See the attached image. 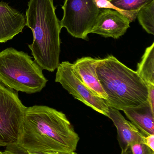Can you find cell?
<instances>
[{"label":"cell","instance_id":"5bb4252c","mask_svg":"<svg viewBox=\"0 0 154 154\" xmlns=\"http://www.w3.org/2000/svg\"><path fill=\"white\" fill-rule=\"evenodd\" d=\"M116 11L129 19L130 22L136 19L137 13L143 7L154 0H108Z\"/></svg>","mask_w":154,"mask_h":154},{"label":"cell","instance_id":"d6986e66","mask_svg":"<svg viewBox=\"0 0 154 154\" xmlns=\"http://www.w3.org/2000/svg\"><path fill=\"white\" fill-rule=\"evenodd\" d=\"M147 87L148 91L147 101L149 102L152 110L154 112V85H148Z\"/></svg>","mask_w":154,"mask_h":154},{"label":"cell","instance_id":"4fadbf2b","mask_svg":"<svg viewBox=\"0 0 154 154\" xmlns=\"http://www.w3.org/2000/svg\"><path fill=\"white\" fill-rule=\"evenodd\" d=\"M136 71L147 85H154V42L146 48Z\"/></svg>","mask_w":154,"mask_h":154},{"label":"cell","instance_id":"ba28073f","mask_svg":"<svg viewBox=\"0 0 154 154\" xmlns=\"http://www.w3.org/2000/svg\"><path fill=\"white\" fill-rule=\"evenodd\" d=\"M130 23L128 18L116 10L101 9L91 33L118 39L130 28Z\"/></svg>","mask_w":154,"mask_h":154},{"label":"cell","instance_id":"ac0fdd59","mask_svg":"<svg viewBox=\"0 0 154 154\" xmlns=\"http://www.w3.org/2000/svg\"><path fill=\"white\" fill-rule=\"evenodd\" d=\"M96 4L99 9H110L115 10L108 0H96Z\"/></svg>","mask_w":154,"mask_h":154},{"label":"cell","instance_id":"cb8c5ba5","mask_svg":"<svg viewBox=\"0 0 154 154\" xmlns=\"http://www.w3.org/2000/svg\"><path fill=\"white\" fill-rule=\"evenodd\" d=\"M0 154H3L2 152H1V151H0Z\"/></svg>","mask_w":154,"mask_h":154},{"label":"cell","instance_id":"7c38bea8","mask_svg":"<svg viewBox=\"0 0 154 154\" xmlns=\"http://www.w3.org/2000/svg\"><path fill=\"white\" fill-rule=\"evenodd\" d=\"M127 118L144 136L154 134V112L148 101L124 110Z\"/></svg>","mask_w":154,"mask_h":154},{"label":"cell","instance_id":"3957f363","mask_svg":"<svg viewBox=\"0 0 154 154\" xmlns=\"http://www.w3.org/2000/svg\"><path fill=\"white\" fill-rule=\"evenodd\" d=\"M96 72L107 97L105 101L108 107L124 111L147 101V84L136 71L114 56L101 59Z\"/></svg>","mask_w":154,"mask_h":154},{"label":"cell","instance_id":"52a82bcc","mask_svg":"<svg viewBox=\"0 0 154 154\" xmlns=\"http://www.w3.org/2000/svg\"><path fill=\"white\" fill-rule=\"evenodd\" d=\"M57 69L56 82L60 83L76 99L108 117L109 107L105 100L95 95L77 77L72 63L63 61L60 63Z\"/></svg>","mask_w":154,"mask_h":154},{"label":"cell","instance_id":"7a4b0ae2","mask_svg":"<svg viewBox=\"0 0 154 154\" xmlns=\"http://www.w3.org/2000/svg\"><path fill=\"white\" fill-rule=\"evenodd\" d=\"M53 0H30L26 11V26L33 41L29 45L34 61L42 69L53 72L59 65L61 28Z\"/></svg>","mask_w":154,"mask_h":154},{"label":"cell","instance_id":"8992f818","mask_svg":"<svg viewBox=\"0 0 154 154\" xmlns=\"http://www.w3.org/2000/svg\"><path fill=\"white\" fill-rule=\"evenodd\" d=\"M62 9L61 29L66 28L74 38L86 40L100 12L96 0H65Z\"/></svg>","mask_w":154,"mask_h":154},{"label":"cell","instance_id":"277c9868","mask_svg":"<svg viewBox=\"0 0 154 154\" xmlns=\"http://www.w3.org/2000/svg\"><path fill=\"white\" fill-rule=\"evenodd\" d=\"M42 69L27 53L13 48L0 52V82L27 94L40 92L48 80Z\"/></svg>","mask_w":154,"mask_h":154},{"label":"cell","instance_id":"2e32d148","mask_svg":"<svg viewBox=\"0 0 154 154\" xmlns=\"http://www.w3.org/2000/svg\"><path fill=\"white\" fill-rule=\"evenodd\" d=\"M133 154H154L152 150L143 143H137L130 146Z\"/></svg>","mask_w":154,"mask_h":154},{"label":"cell","instance_id":"603a6c76","mask_svg":"<svg viewBox=\"0 0 154 154\" xmlns=\"http://www.w3.org/2000/svg\"><path fill=\"white\" fill-rule=\"evenodd\" d=\"M77 154V153L75 152H71L69 153L68 154Z\"/></svg>","mask_w":154,"mask_h":154},{"label":"cell","instance_id":"9c48e42d","mask_svg":"<svg viewBox=\"0 0 154 154\" xmlns=\"http://www.w3.org/2000/svg\"><path fill=\"white\" fill-rule=\"evenodd\" d=\"M101 59L83 57L72 64V68L77 77L96 96L106 100V94L99 79L96 72Z\"/></svg>","mask_w":154,"mask_h":154},{"label":"cell","instance_id":"6da1fadb","mask_svg":"<svg viewBox=\"0 0 154 154\" xmlns=\"http://www.w3.org/2000/svg\"><path fill=\"white\" fill-rule=\"evenodd\" d=\"M79 140L62 112L45 106L26 108L18 144L29 152L69 153L76 151Z\"/></svg>","mask_w":154,"mask_h":154},{"label":"cell","instance_id":"30bf717a","mask_svg":"<svg viewBox=\"0 0 154 154\" xmlns=\"http://www.w3.org/2000/svg\"><path fill=\"white\" fill-rule=\"evenodd\" d=\"M26 16L3 2H0V43L7 42L21 32Z\"/></svg>","mask_w":154,"mask_h":154},{"label":"cell","instance_id":"7402d4cb","mask_svg":"<svg viewBox=\"0 0 154 154\" xmlns=\"http://www.w3.org/2000/svg\"><path fill=\"white\" fill-rule=\"evenodd\" d=\"M30 154H47L45 153H39V152H29Z\"/></svg>","mask_w":154,"mask_h":154},{"label":"cell","instance_id":"44dd1931","mask_svg":"<svg viewBox=\"0 0 154 154\" xmlns=\"http://www.w3.org/2000/svg\"><path fill=\"white\" fill-rule=\"evenodd\" d=\"M121 154H133L131 147H129L124 151H121Z\"/></svg>","mask_w":154,"mask_h":154},{"label":"cell","instance_id":"9a60e30c","mask_svg":"<svg viewBox=\"0 0 154 154\" xmlns=\"http://www.w3.org/2000/svg\"><path fill=\"white\" fill-rule=\"evenodd\" d=\"M137 18L147 33L154 35V1L142 8Z\"/></svg>","mask_w":154,"mask_h":154},{"label":"cell","instance_id":"5b68a950","mask_svg":"<svg viewBox=\"0 0 154 154\" xmlns=\"http://www.w3.org/2000/svg\"><path fill=\"white\" fill-rule=\"evenodd\" d=\"M26 108L16 92L0 82V146L18 143Z\"/></svg>","mask_w":154,"mask_h":154},{"label":"cell","instance_id":"e0dca14e","mask_svg":"<svg viewBox=\"0 0 154 154\" xmlns=\"http://www.w3.org/2000/svg\"><path fill=\"white\" fill-rule=\"evenodd\" d=\"M2 152L3 154H30L28 151L18 144H14L6 146L5 150Z\"/></svg>","mask_w":154,"mask_h":154},{"label":"cell","instance_id":"ffe728a7","mask_svg":"<svg viewBox=\"0 0 154 154\" xmlns=\"http://www.w3.org/2000/svg\"><path fill=\"white\" fill-rule=\"evenodd\" d=\"M143 143L154 152V134L144 136Z\"/></svg>","mask_w":154,"mask_h":154},{"label":"cell","instance_id":"8fae6325","mask_svg":"<svg viewBox=\"0 0 154 154\" xmlns=\"http://www.w3.org/2000/svg\"><path fill=\"white\" fill-rule=\"evenodd\" d=\"M116 128L117 137L121 151L131 146L143 143L144 136L131 122L125 119L119 110L109 108L108 117Z\"/></svg>","mask_w":154,"mask_h":154}]
</instances>
